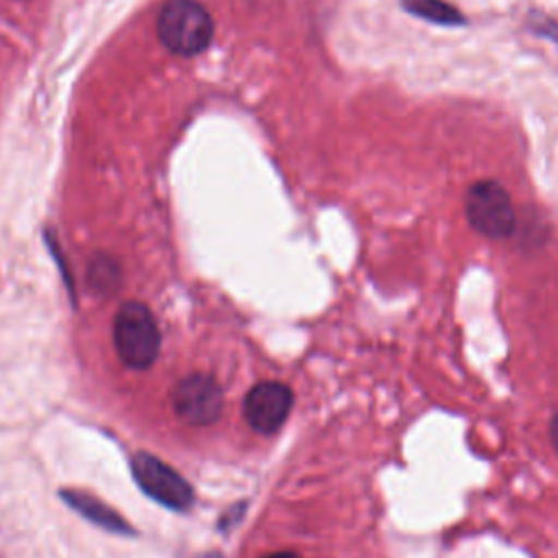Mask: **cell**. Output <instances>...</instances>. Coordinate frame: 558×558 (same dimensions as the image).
<instances>
[{
    "label": "cell",
    "instance_id": "7a4b0ae2",
    "mask_svg": "<svg viewBox=\"0 0 558 558\" xmlns=\"http://www.w3.org/2000/svg\"><path fill=\"white\" fill-rule=\"evenodd\" d=\"M113 347L124 366L148 368L161 349V333L153 312L140 301H126L113 316Z\"/></svg>",
    "mask_w": 558,
    "mask_h": 558
},
{
    "label": "cell",
    "instance_id": "6da1fadb",
    "mask_svg": "<svg viewBox=\"0 0 558 558\" xmlns=\"http://www.w3.org/2000/svg\"><path fill=\"white\" fill-rule=\"evenodd\" d=\"M157 37L177 57H196L214 39V20L196 0H168L157 15Z\"/></svg>",
    "mask_w": 558,
    "mask_h": 558
},
{
    "label": "cell",
    "instance_id": "9c48e42d",
    "mask_svg": "<svg viewBox=\"0 0 558 558\" xmlns=\"http://www.w3.org/2000/svg\"><path fill=\"white\" fill-rule=\"evenodd\" d=\"M401 4L408 13L434 24H442V26L464 24L462 13L456 7L447 4L445 0H401Z\"/></svg>",
    "mask_w": 558,
    "mask_h": 558
},
{
    "label": "cell",
    "instance_id": "30bf717a",
    "mask_svg": "<svg viewBox=\"0 0 558 558\" xmlns=\"http://www.w3.org/2000/svg\"><path fill=\"white\" fill-rule=\"evenodd\" d=\"M549 438H551V445H554V449L558 453V414L549 423Z\"/></svg>",
    "mask_w": 558,
    "mask_h": 558
},
{
    "label": "cell",
    "instance_id": "ba28073f",
    "mask_svg": "<svg viewBox=\"0 0 558 558\" xmlns=\"http://www.w3.org/2000/svg\"><path fill=\"white\" fill-rule=\"evenodd\" d=\"M85 279L94 294L111 296L113 292H118V288L122 283V270H120V264L111 255L96 253L87 264Z\"/></svg>",
    "mask_w": 558,
    "mask_h": 558
},
{
    "label": "cell",
    "instance_id": "5b68a950",
    "mask_svg": "<svg viewBox=\"0 0 558 558\" xmlns=\"http://www.w3.org/2000/svg\"><path fill=\"white\" fill-rule=\"evenodd\" d=\"M172 405L183 423L205 427L216 423L222 412V390L211 375L192 373L174 386Z\"/></svg>",
    "mask_w": 558,
    "mask_h": 558
},
{
    "label": "cell",
    "instance_id": "277c9868",
    "mask_svg": "<svg viewBox=\"0 0 558 558\" xmlns=\"http://www.w3.org/2000/svg\"><path fill=\"white\" fill-rule=\"evenodd\" d=\"M131 471L140 488L153 497L155 501L172 508V510H187L194 501L192 486L163 460L153 453L140 451L131 460Z\"/></svg>",
    "mask_w": 558,
    "mask_h": 558
},
{
    "label": "cell",
    "instance_id": "8992f818",
    "mask_svg": "<svg viewBox=\"0 0 558 558\" xmlns=\"http://www.w3.org/2000/svg\"><path fill=\"white\" fill-rule=\"evenodd\" d=\"M292 410V390L281 381H259L244 399V418L259 434L277 432Z\"/></svg>",
    "mask_w": 558,
    "mask_h": 558
},
{
    "label": "cell",
    "instance_id": "3957f363",
    "mask_svg": "<svg viewBox=\"0 0 558 558\" xmlns=\"http://www.w3.org/2000/svg\"><path fill=\"white\" fill-rule=\"evenodd\" d=\"M466 218L471 227L488 238H506L514 229V207L506 187L493 179L477 181L466 192Z\"/></svg>",
    "mask_w": 558,
    "mask_h": 558
},
{
    "label": "cell",
    "instance_id": "8fae6325",
    "mask_svg": "<svg viewBox=\"0 0 558 558\" xmlns=\"http://www.w3.org/2000/svg\"><path fill=\"white\" fill-rule=\"evenodd\" d=\"M266 558H301V556L294 551H275V554H268Z\"/></svg>",
    "mask_w": 558,
    "mask_h": 558
},
{
    "label": "cell",
    "instance_id": "52a82bcc",
    "mask_svg": "<svg viewBox=\"0 0 558 558\" xmlns=\"http://www.w3.org/2000/svg\"><path fill=\"white\" fill-rule=\"evenodd\" d=\"M61 497L76 510L81 512L85 519H89L92 523L109 530V532H118V534H131V525L113 510L109 508L105 501L92 497V495H85L81 490H63Z\"/></svg>",
    "mask_w": 558,
    "mask_h": 558
}]
</instances>
